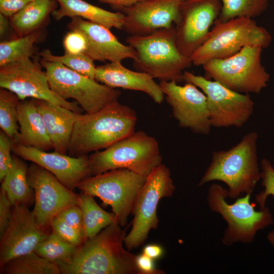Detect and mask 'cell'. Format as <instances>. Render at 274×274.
Wrapping results in <instances>:
<instances>
[{
	"label": "cell",
	"mask_w": 274,
	"mask_h": 274,
	"mask_svg": "<svg viewBox=\"0 0 274 274\" xmlns=\"http://www.w3.org/2000/svg\"><path fill=\"white\" fill-rule=\"evenodd\" d=\"M118 222L86 239L70 259L58 265L62 274H141L136 255L123 247L126 229Z\"/></svg>",
	"instance_id": "cell-1"
},
{
	"label": "cell",
	"mask_w": 274,
	"mask_h": 274,
	"mask_svg": "<svg viewBox=\"0 0 274 274\" xmlns=\"http://www.w3.org/2000/svg\"><path fill=\"white\" fill-rule=\"evenodd\" d=\"M135 111L118 101L98 111L81 113L72 135L68 155L78 157L105 149L135 131Z\"/></svg>",
	"instance_id": "cell-2"
},
{
	"label": "cell",
	"mask_w": 274,
	"mask_h": 274,
	"mask_svg": "<svg viewBox=\"0 0 274 274\" xmlns=\"http://www.w3.org/2000/svg\"><path fill=\"white\" fill-rule=\"evenodd\" d=\"M257 139L256 132H250L230 149L214 152L198 186L219 181L227 186L229 198L234 199L242 194H251L260 179Z\"/></svg>",
	"instance_id": "cell-3"
},
{
	"label": "cell",
	"mask_w": 274,
	"mask_h": 274,
	"mask_svg": "<svg viewBox=\"0 0 274 274\" xmlns=\"http://www.w3.org/2000/svg\"><path fill=\"white\" fill-rule=\"evenodd\" d=\"M126 41L136 52L135 68L154 79L182 82L184 72L192 64L177 47L175 25L149 35H131Z\"/></svg>",
	"instance_id": "cell-4"
},
{
	"label": "cell",
	"mask_w": 274,
	"mask_h": 274,
	"mask_svg": "<svg viewBox=\"0 0 274 274\" xmlns=\"http://www.w3.org/2000/svg\"><path fill=\"white\" fill-rule=\"evenodd\" d=\"M251 195L236 198L233 203L226 201L228 190L213 183L208 189L207 203L210 210L219 214L226 222L222 242L227 246L241 242L252 243L258 231L273 224V218L268 207L256 211L251 203Z\"/></svg>",
	"instance_id": "cell-5"
},
{
	"label": "cell",
	"mask_w": 274,
	"mask_h": 274,
	"mask_svg": "<svg viewBox=\"0 0 274 274\" xmlns=\"http://www.w3.org/2000/svg\"><path fill=\"white\" fill-rule=\"evenodd\" d=\"M271 41L268 30L252 18L216 21L206 41L193 53L190 59L192 64L203 66L212 60L232 56L247 46L266 48Z\"/></svg>",
	"instance_id": "cell-6"
},
{
	"label": "cell",
	"mask_w": 274,
	"mask_h": 274,
	"mask_svg": "<svg viewBox=\"0 0 274 274\" xmlns=\"http://www.w3.org/2000/svg\"><path fill=\"white\" fill-rule=\"evenodd\" d=\"M92 175L126 168L147 177L162 164L157 140L143 131H134L89 156Z\"/></svg>",
	"instance_id": "cell-7"
},
{
	"label": "cell",
	"mask_w": 274,
	"mask_h": 274,
	"mask_svg": "<svg viewBox=\"0 0 274 274\" xmlns=\"http://www.w3.org/2000/svg\"><path fill=\"white\" fill-rule=\"evenodd\" d=\"M262 50L249 46L227 58L212 60L202 66L204 77L239 93H259L270 78L261 63Z\"/></svg>",
	"instance_id": "cell-8"
},
{
	"label": "cell",
	"mask_w": 274,
	"mask_h": 274,
	"mask_svg": "<svg viewBox=\"0 0 274 274\" xmlns=\"http://www.w3.org/2000/svg\"><path fill=\"white\" fill-rule=\"evenodd\" d=\"M51 90L67 100L74 99L87 114L118 101L121 92L57 62L41 60Z\"/></svg>",
	"instance_id": "cell-9"
},
{
	"label": "cell",
	"mask_w": 274,
	"mask_h": 274,
	"mask_svg": "<svg viewBox=\"0 0 274 274\" xmlns=\"http://www.w3.org/2000/svg\"><path fill=\"white\" fill-rule=\"evenodd\" d=\"M146 178L128 169L117 168L89 176L81 181L77 188L110 206L118 223L123 227L132 213Z\"/></svg>",
	"instance_id": "cell-10"
},
{
	"label": "cell",
	"mask_w": 274,
	"mask_h": 274,
	"mask_svg": "<svg viewBox=\"0 0 274 274\" xmlns=\"http://www.w3.org/2000/svg\"><path fill=\"white\" fill-rule=\"evenodd\" d=\"M175 189L170 171L164 164L156 167L147 177L134 204L131 229L124 240L127 249L138 248L146 241L150 230L157 228L159 202L173 196Z\"/></svg>",
	"instance_id": "cell-11"
},
{
	"label": "cell",
	"mask_w": 274,
	"mask_h": 274,
	"mask_svg": "<svg viewBox=\"0 0 274 274\" xmlns=\"http://www.w3.org/2000/svg\"><path fill=\"white\" fill-rule=\"evenodd\" d=\"M183 80L206 94L212 127H241L251 117L255 104L249 94L236 92L219 82L186 71Z\"/></svg>",
	"instance_id": "cell-12"
},
{
	"label": "cell",
	"mask_w": 274,
	"mask_h": 274,
	"mask_svg": "<svg viewBox=\"0 0 274 274\" xmlns=\"http://www.w3.org/2000/svg\"><path fill=\"white\" fill-rule=\"evenodd\" d=\"M42 65L30 58L0 67V87L16 94L20 100L28 98L44 100L82 113L77 101L62 98L50 88Z\"/></svg>",
	"instance_id": "cell-13"
},
{
	"label": "cell",
	"mask_w": 274,
	"mask_h": 274,
	"mask_svg": "<svg viewBox=\"0 0 274 274\" xmlns=\"http://www.w3.org/2000/svg\"><path fill=\"white\" fill-rule=\"evenodd\" d=\"M27 179L35 193L33 213L39 227L48 232L53 219L63 209L79 205V195L61 183L48 170L32 163Z\"/></svg>",
	"instance_id": "cell-14"
},
{
	"label": "cell",
	"mask_w": 274,
	"mask_h": 274,
	"mask_svg": "<svg viewBox=\"0 0 274 274\" xmlns=\"http://www.w3.org/2000/svg\"><path fill=\"white\" fill-rule=\"evenodd\" d=\"M221 7L219 0H185L182 2L175 27L176 45L182 55L190 58L206 41Z\"/></svg>",
	"instance_id": "cell-15"
},
{
	"label": "cell",
	"mask_w": 274,
	"mask_h": 274,
	"mask_svg": "<svg viewBox=\"0 0 274 274\" xmlns=\"http://www.w3.org/2000/svg\"><path fill=\"white\" fill-rule=\"evenodd\" d=\"M160 87L180 127L208 134L212 127L206 94L195 85L160 81Z\"/></svg>",
	"instance_id": "cell-16"
},
{
	"label": "cell",
	"mask_w": 274,
	"mask_h": 274,
	"mask_svg": "<svg viewBox=\"0 0 274 274\" xmlns=\"http://www.w3.org/2000/svg\"><path fill=\"white\" fill-rule=\"evenodd\" d=\"M49 234L39 227L28 207L13 206L8 225L0 237V266L13 258L34 252Z\"/></svg>",
	"instance_id": "cell-17"
},
{
	"label": "cell",
	"mask_w": 274,
	"mask_h": 274,
	"mask_svg": "<svg viewBox=\"0 0 274 274\" xmlns=\"http://www.w3.org/2000/svg\"><path fill=\"white\" fill-rule=\"evenodd\" d=\"M12 153L48 170L73 191L77 188L81 181L92 176L89 156L87 155L73 157L56 151L47 152L20 144H13Z\"/></svg>",
	"instance_id": "cell-18"
},
{
	"label": "cell",
	"mask_w": 274,
	"mask_h": 274,
	"mask_svg": "<svg viewBox=\"0 0 274 274\" xmlns=\"http://www.w3.org/2000/svg\"><path fill=\"white\" fill-rule=\"evenodd\" d=\"M182 0H146L120 12L122 29L132 35H146L172 27L177 22Z\"/></svg>",
	"instance_id": "cell-19"
},
{
	"label": "cell",
	"mask_w": 274,
	"mask_h": 274,
	"mask_svg": "<svg viewBox=\"0 0 274 274\" xmlns=\"http://www.w3.org/2000/svg\"><path fill=\"white\" fill-rule=\"evenodd\" d=\"M67 27L84 35L87 43L84 53L93 61L121 63L124 59L136 58V52L133 48L122 44L110 29L103 25L75 17L72 18Z\"/></svg>",
	"instance_id": "cell-20"
},
{
	"label": "cell",
	"mask_w": 274,
	"mask_h": 274,
	"mask_svg": "<svg viewBox=\"0 0 274 274\" xmlns=\"http://www.w3.org/2000/svg\"><path fill=\"white\" fill-rule=\"evenodd\" d=\"M95 79L113 88L143 92L158 104L164 100V95L159 84L151 76L129 70L120 62H111L96 66Z\"/></svg>",
	"instance_id": "cell-21"
},
{
	"label": "cell",
	"mask_w": 274,
	"mask_h": 274,
	"mask_svg": "<svg viewBox=\"0 0 274 274\" xmlns=\"http://www.w3.org/2000/svg\"><path fill=\"white\" fill-rule=\"evenodd\" d=\"M36 102L54 151L66 154L75 124L81 113L44 100L36 99Z\"/></svg>",
	"instance_id": "cell-22"
},
{
	"label": "cell",
	"mask_w": 274,
	"mask_h": 274,
	"mask_svg": "<svg viewBox=\"0 0 274 274\" xmlns=\"http://www.w3.org/2000/svg\"><path fill=\"white\" fill-rule=\"evenodd\" d=\"M19 134L14 144H20L44 151L53 149L36 99L20 100L18 105Z\"/></svg>",
	"instance_id": "cell-23"
},
{
	"label": "cell",
	"mask_w": 274,
	"mask_h": 274,
	"mask_svg": "<svg viewBox=\"0 0 274 274\" xmlns=\"http://www.w3.org/2000/svg\"><path fill=\"white\" fill-rule=\"evenodd\" d=\"M59 8L52 13L60 20L64 17H79L103 25L109 29H122L124 15L121 12H112L90 4L83 0H56Z\"/></svg>",
	"instance_id": "cell-24"
},
{
	"label": "cell",
	"mask_w": 274,
	"mask_h": 274,
	"mask_svg": "<svg viewBox=\"0 0 274 274\" xmlns=\"http://www.w3.org/2000/svg\"><path fill=\"white\" fill-rule=\"evenodd\" d=\"M56 0H33L10 17V23L16 37L28 35L43 28L49 15L56 10Z\"/></svg>",
	"instance_id": "cell-25"
},
{
	"label": "cell",
	"mask_w": 274,
	"mask_h": 274,
	"mask_svg": "<svg viewBox=\"0 0 274 274\" xmlns=\"http://www.w3.org/2000/svg\"><path fill=\"white\" fill-rule=\"evenodd\" d=\"M28 169L22 158L13 154L11 166L1 182V187L13 206L28 207L35 202L34 191L27 179Z\"/></svg>",
	"instance_id": "cell-26"
},
{
	"label": "cell",
	"mask_w": 274,
	"mask_h": 274,
	"mask_svg": "<svg viewBox=\"0 0 274 274\" xmlns=\"http://www.w3.org/2000/svg\"><path fill=\"white\" fill-rule=\"evenodd\" d=\"M79 195V206L82 213L85 240L94 237L108 226L118 222L114 214L100 208L94 196L81 191Z\"/></svg>",
	"instance_id": "cell-27"
},
{
	"label": "cell",
	"mask_w": 274,
	"mask_h": 274,
	"mask_svg": "<svg viewBox=\"0 0 274 274\" xmlns=\"http://www.w3.org/2000/svg\"><path fill=\"white\" fill-rule=\"evenodd\" d=\"M1 274H60L55 263L32 252L13 258L0 266Z\"/></svg>",
	"instance_id": "cell-28"
},
{
	"label": "cell",
	"mask_w": 274,
	"mask_h": 274,
	"mask_svg": "<svg viewBox=\"0 0 274 274\" xmlns=\"http://www.w3.org/2000/svg\"><path fill=\"white\" fill-rule=\"evenodd\" d=\"M43 28L21 37L2 42L0 44V67L26 58L35 53V44L41 38Z\"/></svg>",
	"instance_id": "cell-29"
},
{
	"label": "cell",
	"mask_w": 274,
	"mask_h": 274,
	"mask_svg": "<svg viewBox=\"0 0 274 274\" xmlns=\"http://www.w3.org/2000/svg\"><path fill=\"white\" fill-rule=\"evenodd\" d=\"M221 10L216 21L224 22L236 18H252L262 14L268 0H219Z\"/></svg>",
	"instance_id": "cell-30"
},
{
	"label": "cell",
	"mask_w": 274,
	"mask_h": 274,
	"mask_svg": "<svg viewBox=\"0 0 274 274\" xmlns=\"http://www.w3.org/2000/svg\"><path fill=\"white\" fill-rule=\"evenodd\" d=\"M18 96L4 88L0 89V127L13 141L17 140L19 134L18 120Z\"/></svg>",
	"instance_id": "cell-31"
},
{
	"label": "cell",
	"mask_w": 274,
	"mask_h": 274,
	"mask_svg": "<svg viewBox=\"0 0 274 274\" xmlns=\"http://www.w3.org/2000/svg\"><path fill=\"white\" fill-rule=\"evenodd\" d=\"M77 247L51 231L45 239L38 245L34 252L58 266L68 261Z\"/></svg>",
	"instance_id": "cell-32"
},
{
	"label": "cell",
	"mask_w": 274,
	"mask_h": 274,
	"mask_svg": "<svg viewBox=\"0 0 274 274\" xmlns=\"http://www.w3.org/2000/svg\"><path fill=\"white\" fill-rule=\"evenodd\" d=\"M39 54L43 60L59 62L72 70L95 79L96 66L94 61L84 53L72 54L65 52L62 56H56L49 49H45Z\"/></svg>",
	"instance_id": "cell-33"
},
{
	"label": "cell",
	"mask_w": 274,
	"mask_h": 274,
	"mask_svg": "<svg viewBox=\"0 0 274 274\" xmlns=\"http://www.w3.org/2000/svg\"><path fill=\"white\" fill-rule=\"evenodd\" d=\"M260 179L264 189L256 195L255 199L259 206V209H262L266 207L268 197L274 196V167L266 158L261 161Z\"/></svg>",
	"instance_id": "cell-34"
},
{
	"label": "cell",
	"mask_w": 274,
	"mask_h": 274,
	"mask_svg": "<svg viewBox=\"0 0 274 274\" xmlns=\"http://www.w3.org/2000/svg\"><path fill=\"white\" fill-rule=\"evenodd\" d=\"M51 229L64 241L76 247L85 241L84 237L76 229L57 216L53 219Z\"/></svg>",
	"instance_id": "cell-35"
},
{
	"label": "cell",
	"mask_w": 274,
	"mask_h": 274,
	"mask_svg": "<svg viewBox=\"0 0 274 274\" xmlns=\"http://www.w3.org/2000/svg\"><path fill=\"white\" fill-rule=\"evenodd\" d=\"M13 141L2 130L0 132V181L3 180L13 159Z\"/></svg>",
	"instance_id": "cell-36"
},
{
	"label": "cell",
	"mask_w": 274,
	"mask_h": 274,
	"mask_svg": "<svg viewBox=\"0 0 274 274\" xmlns=\"http://www.w3.org/2000/svg\"><path fill=\"white\" fill-rule=\"evenodd\" d=\"M56 216L76 229L85 239L82 213L79 205L70 206L61 211Z\"/></svg>",
	"instance_id": "cell-37"
},
{
	"label": "cell",
	"mask_w": 274,
	"mask_h": 274,
	"mask_svg": "<svg viewBox=\"0 0 274 274\" xmlns=\"http://www.w3.org/2000/svg\"><path fill=\"white\" fill-rule=\"evenodd\" d=\"M63 46L65 52L77 54L85 52L87 43L82 33L76 30H70L64 37Z\"/></svg>",
	"instance_id": "cell-38"
},
{
	"label": "cell",
	"mask_w": 274,
	"mask_h": 274,
	"mask_svg": "<svg viewBox=\"0 0 274 274\" xmlns=\"http://www.w3.org/2000/svg\"><path fill=\"white\" fill-rule=\"evenodd\" d=\"M13 204L5 191L1 187L0 190V237L4 234L10 220Z\"/></svg>",
	"instance_id": "cell-39"
},
{
	"label": "cell",
	"mask_w": 274,
	"mask_h": 274,
	"mask_svg": "<svg viewBox=\"0 0 274 274\" xmlns=\"http://www.w3.org/2000/svg\"><path fill=\"white\" fill-rule=\"evenodd\" d=\"M33 0H0L1 13L11 17Z\"/></svg>",
	"instance_id": "cell-40"
},
{
	"label": "cell",
	"mask_w": 274,
	"mask_h": 274,
	"mask_svg": "<svg viewBox=\"0 0 274 274\" xmlns=\"http://www.w3.org/2000/svg\"><path fill=\"white\" fill-rule=\"evenodd\" d=\"M136 265L141 274H163L164 271L156 268L154 260L144 253L136 255Z\"/></svg>",
	"instance_id": "cell-41"
},
{
	"label": "cell",
	"mask_w": 274,
	"mask_h": 274,
	"mask_svg": "<svg viewBox=\"0 0 274 274\" xmlns=\"http://www.w3.org/2000/svg\"><path fill=\"white\" fill-rule=\"evenodd\" d=\"M100 2L109 4L114 10L120 12L122 9L131 7L146 0H98Z\"/></svg>",
	"instance_id": "cell-42"
},
{
	"label": "cell",
	"mask_w": 274,
	"mask_h": 274,
	"mask_svg": "<svg viewBox=\"0 0 274 274\" xmlns=\"http://www.w3.org/2000/svg\"><path fill=\"white\" fill-rule=\"evenodd\" d=\"M142 253L153 260H156L163 255V249L158 244H151L146 245L143 248Z\"/></svg>",
	"instance_id": "cell-43"
},
{
	"label": "cell",
	"mask_w": 274,
	"mask_h": 274,
	"mask_svg": "<svg viewBox=\"0 0 274 274\" xmlns=\"http://www.w3.org/2000/svg\"><path fill=\"white\" fill-rule=\"evenodd\" d=\"M11 26L8 17L0 14V36L2 38L8 32Z\"/></svg>",
	"instance_id": "cell-44"
},
{
	"label": "cell",
	"mask_w": 274,
	"mask_h": 274,
	"mask_svg": "<svg viewBox=\"0 0 274 274\" xmlns=\"http://www.w3.org/2000/svg\"><path fill=\"white\" fill-rule=\"evenodd\" d=\"M267 239L271 245L274 247V229L268 233Z\"/></svg>",
	"instance_id": "cell-45"
},
{
	"label": "cell",
	"mask_w": 274,
	"mask_h": 274,
	"mask_svg": "<svg viewBox=\"0 0 274 274\" xmlns=\"http://www.w3.org/2000/svg\"><path fill=\"white\" fill-rule=\"evenodd\" d=\"M183 1H185V0H182Z\"/></svg>",
	"instance_id": "cell-46"
}]
</instances>
